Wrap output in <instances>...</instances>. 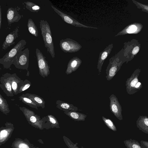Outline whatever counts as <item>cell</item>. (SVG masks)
Listing matches in <instances>:
<instances>
[{
	"mask_svg": "<svg viewBox=\"0 0 148 148\" xmlns=\"http://www.w3.org/2000/svg\"><path fill=\"white\" fill-rule=\"evenodd\" d=\"M41 34L48 53L50 54L52 58L55 57V53L53 39L51 29L47 21L41 20L39 22Z\"/></svg>",
	"mask_w": 148,
	"mask_h": 148,
	"instance_id": "6da1fadb",
	"label": "cell"
},
{
	"mask_svg": "<svg viewBox=\"0 0 148 148\" xmlns=\"http://www.w3.org/2000/svg\"><path fill=\"white\" fill-rule=\"evenodd\" d=\"M26 44V42L25 40H21L10 50L0 59V63L3 65L4 69L11 70V66L13 64L15 57L25 48Z\"/></svg>",
	"mask_w": 148,
	"mask_h": 148,
	"instance_id": "7a4b0ae2",
	"label": "cell"
},
{
	"mask_svg": "<svg viewBox=\"0 0 148 148\" xmlns=\"http://www.w3.org/2000/svg\"><path fill=\"white\" fill-rule=\"evenodd\" d=\"M140 71V69H136L126 81V89L128 94L130 95L134 94L138 92L142 88V84L139 81L138 77Z\"/></svg>",
	"mask_w": 148,
	"mask_h": 148,
	"instance_id": "3957f363",
	"label": "cell"
},
{
	"mask_svg": "<svg viewBox=\"0 0 148 148\" xmlns=\"http://www.w3.org/2000/svg\"><path fill=\"white\" fill-rule=\"evenodd\" d=\"M123 62L117 56L115 55L111 58L106 69L107 80H111L119 70Z\"/></svg>",
	"mask_w": 148,
	"mask_h": 148,
	"instance_id": "277c9868",
	"label": "cell"
},
{
	"mask_svg": "<svg viewBox=\"0 0 148 148\" xmlns=\"http://www.w3.org/2000/svg\"><path fill=\"white\" fill-rule=\"evenodd\" d=\"M29 50L28 48L22 51L15 57L13 64L17 69L28 71Z\"/></svg>",
	"mask_w": 148,
	"mask_h": 148,
	"instance_id": "5b68a950",
	"label": "cell"
},
{
	"mask_svg": "<svg viewBox=\"0 0 148 148\" xmlns=\"http://www.w3.org/2000/svg\"><path fill=\"white\" fill-rule=\"evenodd\" d=\"M36 53L37 58L39 74L43 77H47L50 74V66L42 52L36 48Z\"/></svg>",
	"mask_w": 148,
	"mask_h": 148,
	"instance_id": "8992f818",
	"label": "cell"
},
{
	"mask_svg": "<svg viewBox=\"0 0 148 148\" xmlns=\"http://www.w3.org/2000/svg\"><path fill=\"white\" fill-rule=\"evenodd\" d=\"M59 45L61 50L66 53L77 52L82 47V46L77 42L69 38L60 40Z\"/></svg>",
	"mask_w": 148,
	"mask_h": 148,
	"instance_id": "52a82bcc",
	"label": "cell"
},
{
	"mask_svg": "<svg viewBox=\"0 0 148 148\" xmlns=\"http://www.w3.org/2000/svg\"><path fill=\"white\" fill-rule=\"evenodd\" d=\"M51 7L54 11L61 17L63 20L68 24L75 27L89 29H98V28L96 27L84 25L80 23L71 16L62 12L54 6L51 5Z\"/></svg>",
	"mask_w": 148,
	"mask_h": 148,
	"instance_id": "ba28073f",
	"label": "cell"
},
{
	"mask_svg": "<svg viewBox=\"0 0 148 148\" xmlns=\"http://www.w3.org/2000/svg\"><path fill=\"white\" fill-rule=\"evenodd\" d=\"M110 109L111 112L120 120H123L122 109L117 97L114 94L109 97Z\"/></svg>",
	"mask_w": 148,
	"mask_h": 148,
	"instance_id": "9c48e42d",
	"label": "cell"
},
{
	"mask_svg": "<svg viewBox=\"0 0 148 148\" xmlns=\"http://www.w3.org/2000/svg\"><path fill=\"white\" fill-rule=\"evenodd\" d=\"M0 88L8 97L14 95L9 78V73H6L3 74L0 78Z\"/></svg>",
	"mask_w": 148,
	"mask_h": 148,
	"instance_id": "30bf717a",
	"label": "cell"
},
{
	"mask_svg": "<svg viewBox=\"0 0 148 148\" xmlns=\"http://www.w3.org/2000/svg\"><path fill=\"white\" fill-rule=\"evenodd\" d=\"M21 8L17 6L10 7L8 8L7 12V18L8 25L10 26L12 23L18 22L23 17L19 13Z\"/></svg>",
	"mask_w": 148,
	"mask_h": 148,
	"instance_id": "8fae6325",
	"label": "cell"
},
{
	"mask_svg": "<svg viewBox=\"0 0 148 148\" xmlns=\"http://www.w3.org/2000/svg\"><path fill=\"white\" fill-rule=\"evenodd\" d=\"M113 47L112 43L110 44L104 49L99 54L97 68L98 70L99 75L101 74L102 67L106 59L110 54Z\"/></svg>",
	"mask_w": 148,
	"mask_h": 148,
	"instance_id": "7c38bea8",
	"label": "cell"
},
{
	"mask_svg": "<svg viewBox=\"0 0 148 148\" xmlns=\"http://www.w3.org/2000/svg\"><path fill=\"white\" fill-rule=\"evenodd\" d=\"M19 27L17 26L14 30L10 32L6 37L2 47V50H5L14 44V40L18 37Z\"/></svg>",
	"mask_w": 148,
	"mask_h": 148,
	"instance_id": "4fadbf2b",
	"label": "cell"
},
{
	"mask_svg": "<svg viewBox=\"0 0 148 148\" xmlns=\"http://www.w3.org/2000/svg\"><path fill=\"white\" fill-rule=\"evenodd\" d=\"M9 78L11 82L13 93L14 95L18 94V91L24 81L21 79L16 73H9Z\"/></svg>",
	"mask_w": 148,
	"mask_h": 148,
	"instance_id": "5bb4252c",
	"label": "cell"
},
{
	"mask_svg": "<svg viewBox=\"0 0 148 148\" xmlns=\"http://www.w3.org/2000/svg\"><path fill=\"white\" fill-rule=\"evenodd\" d=\"M82 61L77 57H74L69 61L65 73L68 75L76 71L81 65Z\"/></svg>",
	"mask_w": 148,
	"mask_h": 148,
	"instance_id": "9a60e30c",
	"label": "cell"
},
{
	"mask_svg": "<svg viewBox=\"0 0 148 148\" xmlns=\"http://www.w3.org/2000/svg\"><path fill=\"white\" fill-rule=\"evenodd\" d=\"M56 107L60 110L64 112L76 111L79 110L77 107L69 103L58 100L56 102Z\"/></svg>",
	"mask_w": 148,
	"mask_h": 148,
	"instance_id": "2e32d148",
	"label": "cell"
},
{
	"mask_svg": "<svg viewBox=\"0 0 148 148\" xmlns=\"http://www.w3.org/2000/svg\"><path fill=\"white\" fill-rule=\"evenodd\" d=\"M137 127L143 132L148 134V117L139 116L136 121Z\"/></svg>",
	"mask_w": 148,
	"mask_h": 148,
	"instance_id": "e0dca14e",
	"label": "cell"
},
{
	"mask_svg": "<svg viewBox=\"0 0 148 148\" xmlns=\"http://www.w3.org/2000/svg\"><path fill=\"white\" fill-rule=\"evenodd\" d=\"M24 95L32 100L39 107H41L43 109L45 108V102L43 98L37 95L33 94L26 93L24 94Z\"/></svg>",
	"mask_w": 148,
	"mask_h": 148,
	"instance_id": "ac0fdd59",
	"label": "cell"
},
{
	"mask_svg": "<svg viewBox=\"0 0 148 148\" xmlns=\"http://www.w3.org/2000/svg\"><path fill=\"white\" fill-rule=\"evenodd\" d=\"M139 25L132 24L131 25L116 35L115 36L123 35L126 34L136 33L138 32L140 30L141 26L139 27Z\"/></svg>",
	"mask_w": 148,
	"mask_h": 148,
	"instance_id": "d6986e66",
	"label": "cell"
},
{
	"mask_svg": "<svg viewBox=\"0 0 148 148\" xmlns=\"http://www.w3.org/2000/svg\"><path fill=\"white\" fill-rule=\"evenodd\" d=\"M64 113L71 119L77 121H84L87 115L76 111L64 112Z\"/></svg>",
	"mask_w": 148,
	"mask_h": 148,
	"instance_id": "ffe728a7",
	"label": "cell"
},
{
	"mask_svg": "<svg viewBox=\"0 0 148 148\" xmlns=\"http://www.w3.org/2000/svg\"><path fill=\"white\" fill-rule=\"evenodd\" d=\"M19 100L23 103L32 108L38 110V106L32 100L26 96L24 94L18 97Z\"/></svg>",
	"mask_w": 148,
	"mask_h": 148,
	"instance_id": "44dd1931",
	"label": "cell"
},
{
	"mask_svg": "<svg viewBox=\"0 0 148 148\" xmlns=\"http://www.w3.org/2000/svg\"><path fill=\"white\" fill-rule=\"evenodd\" d=\"M27 26L29 32L35 37H38V31L37 28L32 19L30 18L28 19Z\"/></svg>",
	"mask_w": 148,
	"mask_h": 148,
	"instance_id": "7402d4cb",
	"label": "cell"
},
{
	"mask_svg": "<svg viewBox=\"0 0 148 148\" xmlns=\"http://www.w3.org/2000/svg\"><path fill=\"white\" fill-rule=\"evenodd\" d=\"M0 110L6 115L10 112L6 100L0 94Z\"/></svg>",
	"mask_w": 148,
	"mask_h": 148,
	"instance_id": "603a6c76",
	"label": "cell"
},
{
	"mask_svg": "<svg viewBox=\"0 0 148 148\" xmlns=\"http://www.w3.org/2000/svg\"><path fill=\"white\" fill-rule=\"evenodd\" d=\"M127 148H143L140 144L135 140L130 139L124 141Z\"/></svg>",
	"mask_w": 148,
	"mask_h": 148,
	"instance_id": "cb8c5ba5",
	"label": "cell"
},
{
	"mask_svg": "<svg viewBox=\"0 0 148 148\" xmlns=\"http://www.w3.org/2000/svg\"><path fill=\"white\" fill-rule=\"evenodd\" d=\"M25 8L30 12H38L41 9L40 6L35 3L29 1H25Z\"/></svg>",
	"mask_w": 148,
	"mask_h": 148,
	"instance_id": "d4e9b609",
	"label": "cell"
},
{
	"mask_svg": "<svg viewBox=\"0 0 148 148\" xmlns=\"http://www.w3.org/2000/svg\"><path fill=\"white\" fill-rule=\"evenodd\" d=\"M103 120L107 126L112 130L116 131V127L113 122L110 119L107 118L103 116H102Z\"/></svg>",
	"mask_w": 148,
	"mask_h": 148,
	"instance_id": "484cf974",
	"label": "cell"
},
{
	"mask_svg": "<svg viewBox=\"0 0 148 148\" xmlns=\"http://www.w3.org/2000/svg\"><path fill=\"white\" fill-rule=\"evenodd\" d=\"M31 85V83L30 81L27 79L25 80L18 90V94L28 89Z\"/></svg>",
	"mask_w": 148,
	"mask_h": 148,
	"instance_id": "4316f807",
	"label": "cell"
},
{
	"mask_svg": "<svg viewBox=\"0 0 148 148\" xmlns=\"http://www.w3.org/2000/svg\"><path fill=\"white\" fill-rule=\"evenodd\" d=\"M140 144L143 148H148V141L141 140Z\"/></svg>",
	"mask_w": 148,
	"mask_h": 148,
	"instance_id": "83f0119b",
	"label": "cell"
},
{
	"mask_svg": "<svg viewBox=\"0 0 148 148\" xmlns=\"http://www.w3.org/2000/svg\"><path fill=\"white\" fill-rule=\"evenodd\" d=\"M139 50V47L138 46H136L132 50V53L133 55H135L138 53Z\"/></svg>",
	"mask_w": 148,
	"mask_h": 148,
	"instance_id": "f1b7e54d",
	"label": "cell"
},
{
	"mask_svg": "<svg viewBox=\"0 0 148 148\" xmlns=\"http://www.w3.org/2000/svg\"><path fill=\"white\" fill-rule=\"evenodd\" d=\"M48 116L51 123L53 124H55L56 123V120L52 115H48Z\"/></svg>",
	"mask_w": 148,
	"mask_h": 148,
	"instance_id": "f546056e",
	"label": "cell"
},
{
	"mask_svg": "<svg viewBox=\"0 0 148 148\" xmlns=\"http://www.w3.org/2000/svg\"><path fill=\"white\" fill-rule=\"evenodd\" d=\"M7 134V131L5 130H3L0 133V136L1 138V137H5Z\"/></svg>",
	"mask_w": 148,
	"mask_h": 148,
	"instance_id": "4dcf8cb0",
	"label": "cell"
},
{
	"mask_svg": "<svg viewBox=\"0 0 148 148\" xmlns=\"http://www.w3.org/2000/svg\"><path fill=\"white\" fill-rule=\"evenodd\" d=\"M138 4L144 9L148 11V5L143 4L140 3H138Z\"/></svg>",
	"mask_w": 148,
	"mask_h": 148,
	"instance_id": "1f68e13d",
	"label": "cell"
},
{
	"mask_svg": "<svg viewBox=\"0 0 148 148\" xmlns=\"http://www.w3.org/2000/svg\"><path fill=\"white\" fill-rule=\"evenodd\" d=\"M19 148H29V147L26 144L21 143L19 145Z\"/></svg>",
	"mask_w": 148,
	"mask_h": 148,
	"instance_id": "d6a6232c",
	"label": "cell"
},
{
	"mask_svg": "<svg viewBox=\"0 0 148 148\" xmlns=\"http://www.w3.org/2000/svg\"><path fill=\"white\" fill-rule=\"evenodd\" d=\"M1 6L0 5V29H1L2 23V13Z\"/></svg>",
	"mask_w": 148,
	"mask_h": 148,
	"instance_id": "836d02e7",
	"label": "cell"
}]
</instances>
